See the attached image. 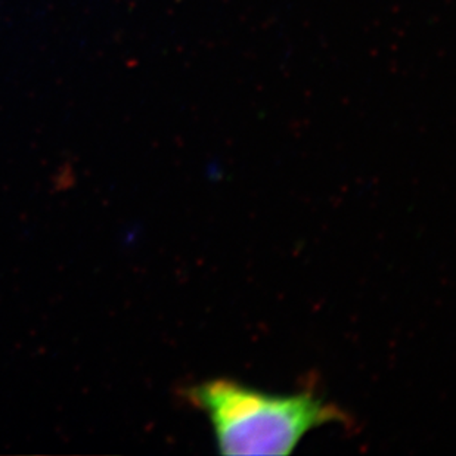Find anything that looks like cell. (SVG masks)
Segmentation results:
<instances>
[{"mask_svg": "<svg viewBox=\"0 0 456 456\" xmlns=\"http://www.w3.org/2000/svg\"><path fill=\"white\" fill-rule=\"evenodd\" d=\"M206 413L222 455L285 456L309 431L346 421L341 409L310 393L276 396L231 379H211L186 390Z\"/></svg>", "mask_w": 456, "mask_h": 456, "instance_id": "obj_1", "label": "cell"}]
</instances>
